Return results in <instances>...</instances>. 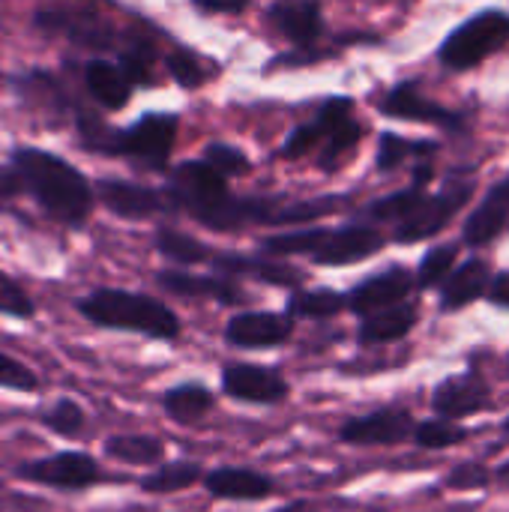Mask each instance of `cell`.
<instances>
[{"instance_id":"obj_26","label":"cell","mask_w":509,"mask_h":512,"mask_svg":"<svg viewBox=\"0 0 509 512\" xmlns=\"http://www.w3.org/2000/svg\"><path fill=\"white\" fill-rule=\"evenodd\" d=\"M486 288H489V264L474 258L450 273L441 303H444V309H462L471 300H477Z\"/></svg>"},{"instance_id":"obj_4","label":"cell","mask_w":509,"mask_h":512,"mask_svg":"<svg viewBox=\"0 0 509 512\" xmlns=\"http://www.w3.org/2000/svg\"><path fill=\"white\" fill-rule=\"evenodd\" d=\"M509 39V15L504 12H480L459 24L441 45V60L450 69L480 66L489 54H495Z\"/></svg>"},{"instance_id":"obj_22","label":"cell","mask_w":509,"mask_h":512,"mask_svg":"<svg viewBox=\"0 0 509 512\" xmlns=\"http://www.w3.org/2000/svg\"><path fill=\"white\" fill-rule=\"evenodd\" d=\"M84 84H87L90 96L108 111H120L132 96V81L123 75L120 66H114L108 60H90L84 66Z\"/></svg>"},{"instance_id":"obj_30","label":"cell","mask_w":509,"mask_h":512,"mask_svg":"<svg viewBox=\"0 0 509 512\" xmlns=\"http://www.w3.org/2000/svg\"><path fill=\"white\" fill-rule=\"evenodd\" d=\"M345 309V297L336 291H297L288 300V318H330Z\"/></svg>"},{"instance_id":"obj_6","label":"cell","mask_w":509,"mask_h":512,"mask_svg":"<svg viewBox=\"0 0 509 512\" xmlns=\"http://www.w3.org/2000/svg\"><path fill=\"white\" fill-rule=\"evenodd\" d=\"M471 198V183H456L438 195H426L396 228V240L399 243H417V240H426V237H435L441 228L450 225V219L468 204Z\"/></svg>"},{"instance_id":"obj_12","label":"cell","mask_w":509,"mask_h":512,"mask_svg":"<svg viewBox=\"0 0 509 512\" xmlns=\"http://www.w3.org/2000/svg\"><path fill=\"white\" fill-rule=\"evenodd\" d=\"M414 432L411 414L399 411V408H384L366 417H354L342 426L339 438L345 444H357V447H390L405 441Z\"/></svg>"},{"instance_id":"obj_15","label":"cell","mask_w":509,"mask_h":512,"mask_svg":"<svg viewBox=\"0 0 509 512\" xmlns=\"http://www.w3.org/2000/svg\"><path fill=\"white\" fill-rule=\"evenodd\" d=\"M267 21L294 45H312L321 36L318 0H276L267 9Z\"/></svg>"},{"instance_id":"obj_25","label":"cell","mask_w":509,"mask_h":512,"mask_svg":"<svg viewBox=\"0 0 509 512\" xmlns=\"http://www.w3.org/2000/svg\"><path fill=\"white\" fill-rule=\"evenodd\" d=\"M213 405H216V396L201 384H180V387L168 390L162 399L165 414L177 426H192V423L204 420L213 411Z\"/></svg>"},{"instance_id":"obj_34","label":"cell","mask_w":509,"mask_h":512,"mask_svg":"<svg viewBox=\"0 0 509 512\" xmlns=\"http://www.w3.org/2000/svg\"><path fill=\"white\" fill-rule=\"evenodd\" d=\"M120 69L132 84H147L153 69V45L147 39H132L120 51Z\"/></svg>"},{"instance_id":"obj_9","label":"cell","mask_w":509,"mask_h":512,"mask_svg":"<svg viewBox=\"0 0 509 512\" xmlns=\"http://www.w3.org/2000/svg\"><path fill=\"white\" fill-rule=\"evenodd\" d=\"M324 129V150H321V168L333 171L360 141L363 129L354 120V102L345 96H336L330 102H324V108L315 117Z\"/></svg>"},{"instance_id":"obj_17","label":"cell","mask_w":509,"mask_h":512,"mask_svg":"<svg viewBox=\"0 0 509 512\" xmlns=\"http://www.w3.org/2000/svg\"><path fill=\"white\" fill-rule=\"evenodd\" d=\"M381 111L384 114H393V117H405V120H423V123H438V126H450V129H459L462 126V117L429 102L426 96H420L417 84H399L387 93V99L381 102Z\"/></svg>"},{"instance_id":"obj_41","label":"cell","mask_w":509,"mask_h":512,"mask_svg":"<svg viewBox=\"0 0 509 512\" xmlns=\"http://www.w3.org/2000/svg\"><path fill=\"white\" fill-rule=\"evenodd\" d=\"M321 141H324V129L318 126V120H312V123H306V126H297V129L288 135V141H285V147H282V156L300 159V156L312 153Z\"/></svg>"},{"instance_id":"obj_29","label":"cell","mask_w":509,"mask_h":512,"mask_svg":"<svg viewBox=\"0 0 509 512\" xmlns=\"http://www.w3.org/2000/svg\"><path fill=\"white\" fill-rule=\"evenodd\" d=\"M201 480V465L198 462H171L165 468H156L141 480V489L147 495H171L195 486Z\"/></svg>"},{"instance_id":"obj_42","label":"cell","mask_w":509,"mask_h":512,"mask_svg":"<svg viewBox=\"0 0 509 512\" xmlns=\"http://www.w3.org/2000/svg\"><path fill=\"white\" fill-rule=\"evenodd\" d=\"M447 483L456 486V489H477V486H486L489 483V474L480 465H462V468L453 471V477Z\"/></svg>"},{"instance_id":"obj_32","label":"cell","mask_w":509,"mask_h":512,"mask_svg":"<svg viewBox=\"0 0 509 512\" xmlns=\"http://www.w3.org/2000/svg\"><path fill=\"white\" fill-rule=\"evenodd\" d=\"M438 144L432 141H408V138H399L393 132L381 135V147H378V168L381 171H393L399 168L408 156H429L435 153Z\"/></svg>"},{"instance_id":"obj_14","label":"cell","mask_w":509,"mask_h":512,"mask_svg":"<svg viewBox=\"0 0 509 512\" xmlns=\"http://www.w3.org/2000/svg\"><path fill=\"white\" fill-rule=\"evenodd\" d=\"M414 288V279L405 267H390L366 282H360L348 297H345V306H351V312L357 315H372V312H381L387 306H396L402 303Z\"/></svg>"},{"instance_id":"obj_23","label":"cell","mask_w":509,"mask_h":512,"mask_svg":"<svg viewBox=\"0 0 509 512\" xmlns=\"http://www.w3.org/2000/svg\"><path fill=\"white\" fill-rule=\"evenodd\" d=\"M414 324H417V306H411V303H396V306H387V309H381V312L366 315V321H363V327H360V342H363V345L396 342V339L408 336Z\"/></svg>"},{"instance_id":"obj_8","label":"cell","mask_w":509,"mask_h":512,"mask_svg":"<svg viewBox=\"0 0 509 512\" xmlns=\"http://www.w3.org/2000/svg\"><path fill=\"white\" fill-rule=\"evenodd\" d=\"M222 390L231 399L252 402V405H279L288 399V381L267 366L252 363H231L222 372Z\"/></svg>"},{"instance_id":"obj_33","label":"cell","mask_w":509,"mask_h":512,"mask_svg":"<svg viewBox=\"0 0 509 512\" xmlns=\"http://www.w3.org/2000/svg\"><path fill=\"white\" fill-rule=\"evenodd\" d=\"M414 438L426 450H444V447H456L459 441H465L468 429H462L450 420H429V423L414 426Z\"/></svg>"},{"instance_id":"obj_24","label":"cell","mask_w":509,"mask_h":512,"mask_svg":"<svg viewBox=\"0 0 509 512\" xmlns=\"http://www.w3.org/2000/svg\"><path fill=\"white\" fill-rule=\"evenodd\" d=\"M216 267L222 273H231V276H252V279H261V282H270V285H285V288H297L303 282V273L300 270H294L288 264L267 261V258L219 255L216 258Z\"/></svg>"},{"instance_id":"obj_10","label":"cell","mask_w":509,"mask_h":512,"mask_svg":"<svg viewBox=\"0 0 509 512\" xmlns=\"http://www.w3.org/2000/svg\"><path fill=\"white\" fill-rule=\"evenodd\" d=\"M36 24L42 30L60 33L69 42L81 45V48H93V51H105L114 45V30L108 21H102L96 12L90 9H48L36 15Z\"/></svg>"},{"instance_id":"obj_37","label":"cell","mask_w":509,"mask_h":512,"mask_svg":"<svg viewBox=\"0 0 509 512\" xmlns=\"http://www.w3.org/2000/svg\"><path fill=\"white\" fill-rule=\"evenodd\" d=\"M456 255H459L456 246H435V249L423 258V264H420V276H417L420 285H423V288H432V285L444 282V279L450 276L453 264H456Z\"/></svg>"},{"instance_id":"obj_7","label":"cell","mask_w":509,"mask_h":512,"mask_svg":"<svg viewBox=\"0 0 509 512\" xmlns=\"http://www.w3.org/2000/svg\"><path fill=\"white\" fill-rule=\"evenodd\" d=\"M24 480L39 483V486H51V489H66V492H81L93 483L102 480L99 465L87 456V453H54L48 459H36L30 465H24L18 471Z\"/></svg>"},{"instance_id":"obj_40","label":"cell","mask_w":509,"mask_h":512,"mask_svg":"<svg viewBox=\"0 0 509 512\" xmlns=\"http://www.w3.org/2000/svg\"><path fill=\"white\" fill-rule=\"evenodd\" d=\"M0 312L12 318H30L33 315V300L24 294V288L0 273Z\"/></svg>"},{"instance_id":"obj_43","label":"cell","mask_w":509,"mask_h":512,"mask_svg":"<svg viewBox=\"0 0 509 512\" xmlns=\"http://www.w3.org/2000/svg\"><path fill=\"white\" fill-rule=\"evenodd\" d=\"M195 3L207 12H225V15H237L249 6V0H195Z\"/></svg>"},{"instance_id":"obj_45","label":"cell","mask_w":509,"mask_h":512,"mask_svg":"<svg viewBox=\"0 0 509 512\" xmlns=\"http://www.w3.org/2000/svg\"><path fill=\"white\" fill-rule=\"evenodd\" d=\"M489 297H492V303L509 309V270L501 273V276H495V282L489 285Z\"/></svg>"},{"instance_id":"obj_39","label":"cell","mask_w":509,"mask_h":512,"mask_svg":"<svg viewBox=\"0 0 509 512\" xmlns=\"http://www.w3.org/2000/svg\"><path fill=\"white\" fill-rule=\"evenodd\" d=\"M0 387L18 390V393H33L39 387V381H36V375L24 363H18L9 354H0Z\"/></svg>"},{"instance_id":"obj_1","label":"cell","mask_w":509,"mask_h":512,"mask_svg":"<svg viewBox=\"0 0 509 512\" xmlns=\"http://www.w3.org/2000/svg\"><path fill=\"white\" fill-rule=\"evenodd\" d=\"M171 207L189 210L201 225L213 231H237L252 222L279 225V207L273 201H246L228 192V183L219 171H213L204 159L183 162L174 168L168 180Z\"/></svg>"},{"instance_id":"obj_5","label":"cell","mask_w":509,"mask_h":512,"mask_svg":"<svg viewBox=\"0 0 509 512\" xmlns=\"http://www.w3.org/2000/svg\"><path fill=\"white\" fill-rule=\"evenodd\" d=\"M174 138H177L174 114H144L138 123L117 132L114 153H123L147 168H165L174 150Z\"/></svg>"},{"instance_id":"obj_18","label":"cell","mask_w":509,"mask_h":512,"mask_svg":"<svg viewBox=\"0 0 509 512\" xmlns=\"http://www.w3.org/2000/svg\"><path fill=\"white\" fill-rule=\"evenodd\" d=\"M432 402H435V411L447 420L468 417V414H477L489 405V387L474 375L450 378L435 390Z\"/></svg>"},{"instance_id":"obj_3","label":"cell","mask_w":509,"mask_h":512,"mask_svg":"<svg viewBox=\"0 0 509 512\" xmlns=\"http://www.w3.org/2000/svg\"><path fill=\"white\" fill-rule=\"evenodd\" d=\"M78 312L96 327H108V330H129V333H141V336L165 339V342L180 336L177 315L165 303L147 294L99 288L87 294L84 300H78Z\"/></svg>"},{"instance_id":"obj_28","label":"cell","mask_w":509,"mask_h":512,"mask_svg":"<svg viewBox=\"0 0 509 512\" xmlns=\"http://www.w3.org/2000/svg\"><path fill=\"white\" fill-rule=\"evenodd\" d=\"M432 180V168L429 165H420L417 171H414V183L408 186V189H402V192H396V195H390V198H381V201H375L372 207H369V213L375 216V219H405L426 195H423V186Z\"/></svg>"},{"instance_id":"obj_19","label":"cell","mask_w":509,"mask_h":512,"mask_svg":"<svg viewBox=\"0 0 509 512\" xmlns=\"http://www.w3.org/2000/svg\"><path fill=\"white\" fill-rule=\"evenodd\" d=\"M509 225V177L498 183L489 198L468 216L465 222V243L471 246H486L492 243Z\"/></svg>"},{"instance_id":"obj_16","label":"cell","mask_w":509,"mask_h":512,"mask_svg":"<svg viewBox=\"0 0 509 512\" xmlns=\"http://www.w3.org/2000/svg\"><path fill=\"white\" fill-rule=\"evenodd\" d=\"M204 480V489L219 501H264L273 495V480L249 468H216Z\"/></svg>"},{"instance_id":"obj_46","label":"cell","mask_w":509,"mask_h":512,"mask_svg":"<svg viewBox=\"0 0 509 512\" xmlns=\"http://www.w3.org/2000/svg\"><path fill=\"white\" fill-rule=\"evenodd\" d=\"M498 483H501V486H509V462L498 471Z\"/></svg>"},{"instance_id":"obj_20","label":"cell","mask_w":509,"mask_h":512,"mask_svg":"<svg viewBox=\"0 0 509 512\" xmlns=\"http://www.w3.org/2000/svg\"><path fill=\"white\" fill-rule=\"evenodd\" d=\"M99 201L111 213L126 216V219H141V216L162 210L159 192L138 186V183H126V180H102L99 183Z\"/></svg>"},{"instance_id":"obj_47","label":"cell","mask_w":509,"mask_h":512,"mask_svg":"<svg viewBox=\"0 0 509 512\" xmlns=\"http://www.w3.org/2000/svg\"><path fill=\"white\" fill-rule=\"evenodd\" d=\"M507 432H509V420H507Z\"/></svg>"},{"instance_id":"obj_44","label":"cell","mask_w":509,"mask_h":512,"mask_svg":"<svg viewBox=\"0 0 509 512\" xmlns=\"http://www.w3.org/2000/svg\"><path fill=\"white\" fill-rule=\"evenodd\" d=\"M21 192V180L15 171H3L0 168V204H6L9 198H15Z\"/></svg>"},{"instance_id":"obj_35","label":"cell","mask_w":509,"mask_h":512,"mask_svg":"<svg viewBox=\"0 0 509 512\" xmlns=\"http://www.w3.org/2000/svg\"><path fill=\"white\" fill-rule=\"evenodd\" d=\"M204 162H207L213 171H219L225 180H228V177H240V174H246V171H249V156H246L243 150L231 147V144H222V141L207 144V150H204Z\"/></svg>"},{"instance_id":"obj_11","label":"cell","mask_w":509,"mask_h":512,"mask_svg":"<svg viewBox=\"0 0 509 512\" xmlns=\"http://www.w3.org/2000/svg\"><path fill=\"white\" fill-rule=\"evenodd\" d=\"M381 246H384V237L366 225H351V228H339V231L324 228V237L318 240V246L309 258L324 267H342V264H354V261L375 255Z\"/></svg>"},{"instance_id":"obj_27","label":"cell","mask_w":509,"mask_h":512,"mask_svg":"<svg viewBox=\"0 0 509 512\" xmlns=\"http://www.w3.org/2000/svg\"><path fill=\"white\" fill-rule=\"evenodd\" d=\"M105 453L126 465H153L165 456V447L159 438L150 435H114L108 438Z\"/></svg>"},{"instance_id":"obj_36","label":"cell","mask_w":509,"mask_h":512,"mask_svg":"<svg viewBox=\"0 0 509 512\" xmlns=\"http://www.w3.org/2000/svg\"><path fill=\"white\" fill-rule=\"evenodd\" d=\"M45 429H51L54 435H60V438H75L81 429H84V423H87V417H84V411L72 402V399H60L48 414H45Z\"/></svg>"},{"instance_id":"obj_13","label":"cell","mask_w":509,"mask_h":512,"mask_svg":"<svg viewBox=\"0 0 509 512\" xmlns=\"http://www.w3.org/2000/svg\"><path fill=\"white\" fill-rule=\"evenodd\" d=\"M294 333V318L276 312H240L228 321L225 339L234 348H276Z\"/></svg>"},{"instance_id":"obj_38","label":"cell","mask_w":509,"mask_h":512,"mask_svg":"<svg viewBox=\"0 0 509 512\" xmlns=\"http://www.w3.org/2000/svg\"><path fill=\"white\" fill-rule=\"evenodd\" d=\"M168 69H171V78L177 84H183V87H201L207 81L204 63L195 54H189V51H171Z\"/></svg>"},{"instance_id":"obj_21","label":"cell","mask_w":509,"mask_h":512,"mask_svg":"<svg viewBox=\"0 0 509 512\" xmlns=\"http://www.w3.org/2000/svg\"><path fill=\"white\" fill-rule=\"evenodd\" d=\"M159 285L180 297H210V300H219L228 306H237L246 300V294L234 282L219 279V276H192V273L165 270V273H159Z\"/></svg>"},{"instance_id":"obj_31","label":"cell","mask_w":509,"mask_h":512,"mask_svg":"<svg viewBox=\"0 0 509 512\" xmlns=\"http://www.w3.org/2000/svg\"><path fill=\"white\" fill-rule=\"evenodd\" d=\"M156 246L168 261H177V264H201L210 258V249L204 243H198L195 237H189L183 231H171V228H162L156 234Z\"/></svg>"},{"instance_id":"obj_2","label":"cell","mask_w":509,"mask_h":512,"mask_svg":"<svg viewBox=\"0 0 509 512\" xmlns=\"http://www.w3.org/2000/svg\"><path fill=\"white\" fill-rule=\"evenodd\" d=\"M12 171L18 174L21 186H27V192L54 219H60L66 225H81L90 216L93 189L60 156H51V153L33 150V147H21L12 153Z\"/></svg>"}]
</instances>
